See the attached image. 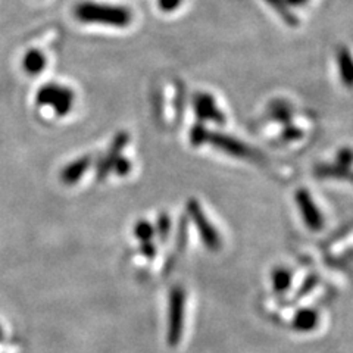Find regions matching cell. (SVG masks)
<instances>
[{"mask_svg":"<svg viewBox=\"0 0 353 353\" xmlns=\"http://www.w3.org/2000/svg\"><path fill=\"white\" fill-rule=\"evenodd\" d=\"M36 101L40 106L50 108L59 117L68 115L75 102V93L72 88L59 83H48L37 92Z\"/></svg>","mask_w":353,"mask_h":353,"instance_id":"7a4b0ae2","label":"cell"},{"mask_svg":"<svg viewBox=\"0 0 353 353\" xmlns=\"http://www.w3.org/2000/svg\"><path fill=\"white\" fill-rule=\"evenodd\" d=\"M128 141H130V136L125 131H119L114 137V140L110 141L108 152L97 161V165H96V176L99 181L106 180L108 175L112 174L114 165L121 157H123V150L128 145Z\"/></svg>","mask_w":353,"mask_h":353,"instance_id":"8992f818","label":"cell"},{"mask_svg":"<svg viewBox=\"0 0 353 353\" xmlns=\"http://www.w3.org/2000/svg\"><path fill=\"white\" fill-rule=\"evenodd\" d=\"M3 337V331H2V327H0V339Z\"/></svg>","mask_w":353,"mask_h":353,"instance_id":"4316f807","label":"cell"},{"mask_svg":"<svg viewBox=\"0 0 353 353\" xmlns=\"http://www.w3.org/2000/svg\"><path fill=\"white\" fill-rule=\"evenodd\" d=\"M294 201L297 208H299V212L305 225L311 231H314V233L321 231L325 225V219L324 215L321 214V209L316 206L311 193L306 189H299L294 193Z\"/></svg>","mask_w":353,"mask_h":353,"instance_id":"5b68a950","label":"cell"},{"mask_svg":"<svg viewBox=\"0 0 353 353\" xmlns=\"http://www.w3.org/2000/svg\"><path fill=\"white\" fill-rule=\"evenodd\" d=\"M314 171L318 179L343 180L353 184V168L341 167V165L337 163H321L315 167Z\"/></svg>","mask_w":353,"mask_h":353,"instance_id":"8fae6325","label":"cell"},{"mask_svg":"<svg viewBox=\"0 0 353 353\" xmlns=\"http://www.w3.org/2000/svg\"><path fill=\"white\" fill-rule=\"evenodd\" d=\"M281 137L285 141H296V140L303 137V131L299 127H294L293 124H289V125H284Z\"/></svg>","mask_w":353,"mask_h":353,"instance_id":"44dd1931","label":"cell"},{"mask_svg":"<svg viewBox=\"0 0 353 353\" xmlns=\"http://www.w3.org/2000/svg\"><path fill=\"white\" fill-rule=\"evenodd\" d=\"M268 115L271 119L277 121L283 127L292 124L293 118V108L289 102L283 101V99H275L268 105Z\"/></svg>","mask_w":353,"mask_h":353,"instance_id":"4fadbf2b","label":"cell"},{"mask_svg":"<svg viewBox=\"0 0 353 353\" xmlns=\"http://www.w3.org/2000/svg\"><path fill=\"white\" fill-rule=\"evenodd\" d=\"M74 17L83 24L112 28H127L132 22L131 9L121 5L90 2V0L75 5Z\"/></svg>","mask_w":353,"mask_h":353,"instance_id":"6da1fadb","label":"cell"},{"mask_svg":"<svg viewBox=\"0 0 353 353\" xmlns=\"http://www.w3.org/2000/svg\"><path fill=\"white\" fill-rule=\"evenodd\" d=\"M193 109L201 123H214L216 125L225 124V115L221 112L215 99L209 93H196L193 97Z\"/></svg>","mask_w":353,"mask_h":353,"instance_id":"ba28073f","label":"cell"},{"mask_svg":"<svg viewBox=\"0 0 353 353\" xmlns=\"http://www.w3.org/2000/svg\"><path fill=\"white\" fill-rule=\"evenodd\" d=\"M184 311H185V292L181 285L172 287L170 293L168 306V345L176 346L180 343L184 330Z\"/></svg>","mask_w":353,"mask_h":353,"instance_id":"277c9868","label":"cell"},{"mask_svg":"<svg viewBox=\"0 0 353 353\" xmlns=\"http://www.w3.org/2000/svg\"><path fill=\"white\" fill-rule=\"evenodd\" d=\"M134 236L140 243L145 241H152V239L157 236L154 233V227L146 219L137 221V224L134 225Z\"/></svg>","mask_w":353,"mask_h":353,"instance_id":"e0dca14e","label":"cell"},{"mask_svg":"<svg viewBox=\"0 0 353 353\" xmlns=\"http://www.w3.org/2000/svg\"><path fill=\"white\" fill-rule=\"evenodd\" d=\"M285 2L292 6H303L305 3L309 2V0H285Z\"/></svg>","mask_w":353,"mask_h":353,"instance_id":"484cf974","label":"cell"},{"mask_svg":"<svg viewBox=\"0 0 353 353\" xmlns=\"http://www.w3.org/2000/svg\"><path fill=\"white\" fill-rule=\"evenodd\" d=\"M92 167V157H81V158H77L75 161L66 163L65 167L61 171V181L66 185H72L77 184L81 179L83 175L90 170Z\"/></svg>","mask_w":353,"mask_h":353,"instance_id":"9c48e42d","label":"cell"},{"mask_svg":"<svg viewBox=\"0 0 353 353\" xmlns=\"http://www.w3.org/2000/svg\"><path fill=\"white\" fill-rule=\"evenodd\" d=\"M140 252L146 258H153L154 255H157V248H154L152 241H145V243H140Z\"/></svg>","mask_w":353,"mask_h":353,"instance_id":"cb8c5ba5","label":"cell"},{"mask_svg":"<svg viewBox=\"0 0 353 353\" xmlns=\"http://www.w3.org/2000/svg\"><path fill=\"white\" fill-rule=\"evenodd\" d=\"M185 211L192 219V223L194 224L199 237H201L205 248L211 252H218L221 246H223V240H221L218 230L206 216L202 205L196 199H189L185 203Z\"/></svg>","mask_w":353,"mask_h":353,"instance_id":"3957f363","label":"cell"},{"mask_svg":"<svg viewBox=\"0 0 353 353\" xmlns=\"http://www.w3.org/2000/svg\"><path fill=\"white\" fill-rule=\"evenodd\" d=\"M183 5V0H158V6L165 14H171Z\"/></svg>","mask_w":353,"mask_h":353,"instance_id":"603a6c76","label":"cell"},{"mask_svg":"<svg viewBox=\"0 0 353 353\" xmlns=\"http://www.w3.org/2000/svg\"><path fill=\"white\" fill-rule=\"evenodd\" d=\"M208 143H209V145H212L214 148H216L218 150L230 154V157L239 158V159L258 158L256 152L253 150L252 148L245 145V143L240 141L239 139L223 134V132H216V131L211 132V131H209Z\"/></svg>","mask_w":353,"mask_h":353,"instance_id":"52a82bcc","label":"cell"},{"mask_svg":"<svg viewBox=\"0 0 353 353\" xmlns=\"http://www.w3.org/2000/svg\"><path fill=\"white\" fill-rule=\"evenodd\" d=\"M208 136H209V131L206 130V127L202 123H199L193 125V128L190 130L189 139L194 148H199L205 145V143H208Z\"/></svg>","mask_w":353,"mask_h":353,"instance_id":"ac0fdd59","label":"cell"},{"mask_svg":"<svg viewBox=\"0 0 353 353\" xmlns=\"http://www.w3.org/2000/svg\"><path fill=\"white\" fill-rule=\"evenodd\" d=\"M271 280H272V287L277 293H285L290 289L293 275L290 270H287L284 267H277L274 268L271 274Z\"/></svg>","mask_w":353,"mask_h":353,"instance_id":"9a60e30c","label":"cell"},{"mask_svg":"<svg viewBox=\"0 0 353 353\" xmlns=\"http://www.w3.org/2000/svg\"><path fill=\"white\" fill-rule=\"evenodd\" d=\"M315 283H316V277H314V275H311V277H309V280L303 284V287L301 289V296H303V294H305V292L307 293L309 290H311L312 287L315 285Z\"/></svg>","mask_w":353,"mask_h":353,"instance_id":"d4e9b609","label":"cell"},{"mask_svg":"<svg viewBox=\"0 0 353 353\" xmlns=\"http://www.w3.org/2000/svg\"><path fill=\"white\" fill-rule=\"evenodd\" d=\"M131 170H132L131 162H130L125 157H121V158L117 161V163L114 165L112 172H115V174L119 175V176H125V175H128V174L131 172Z\"/></svg>","mask_w":353,"mask_h":353,"instance_id":"7402d4cb","label":"cell"},{"mask_svg":"<svg viewBox=\"0 0 353 353\" xmlns=\"http://www.w3.org/2000/svg\"><path fill=\"white\" fill-rule=\"evenodd\" d=\"M48 59L44 54L37 50V49H31L28 50L24 58H22V68L28 74V75H39L43 72V70L46 68Z\"/></svg>","mask_w":353,"mask_h":353,"instance_id":"5bb4252c","label":"cell"},{"mask_svg":"<svg viewBox=\"0 0 353 353\" xmlns=\"http://www.w3.org/2000/svg\"><path fill=\"white\" fill-rule=\"evenodd\" d=\"M265 3L271 6L275 10V14H277L285 22L287 26L296 27L297 24H299V21H297L294 14L290 12L289 3H287L285 0H265Z\"/></svg>","mask_w":353,"mask_h":353,"instance_id":"2e32d148","label":"cell"},{"mask_svg":"<svg viewBox=\"0 0 353 353\" xmlns=\"http://www.w3.org/2000/svg\"><path fill=\"white\" fill-rule=\"evenodd\" d=\"M170 231H171V218L168 214H161L158 216L157 221V225H154V233L158 234V237L165 241L170 236Z\"/></svg>","mask_w":353,"mask_h":353,"instance_id":"d6986e66","label":"cell"},{"mask_svg":"<svg viewBox=\"0 0 353 353\" xmlns=\"http://www.w3.org/2000/svg\"><path fill=\"white\" fill-rule=\"evenodd\" d=\"M341 167L353 168V149L352 148H341L336 154V162Z\"/></svg>","mask_w":353,"mask_h":353,"instance_id":"ffe728a7","label":"cell"},{"mask_svg":"<svg viewBox=\"0 0 353 353\" xmlns=\"http://www.w3.org/2000/svg\"><path fill=\"white\" fill-rule=\"evenodd\" d=\"M319 323V315L315 309L303 307L299 309L293 316V328L299 333H309L314 331Z\"/></svg>","mask_w":353,"mask_h":353,"instance_id":"7c38bea8","label":"cell"},{"mask_svg":"<svg viewBox=\"0 0 353 353\" xmlns=\"http://www.w3.org/2000/svg\"><path fill=\"white\" fill-rule=\"evenodd\" d=\"M336 63L341 83L347 88H353V54L346 46L337 48Z\"/></svg>","mask_w":353,"mask_h":353,"instance_id":"30bf717a","label":"cell"}]
</instances>
